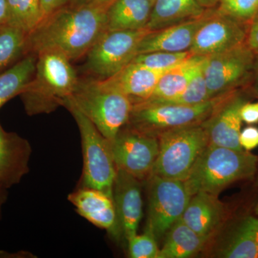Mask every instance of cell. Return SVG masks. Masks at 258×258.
<instances>
[{
  "label": "cell",
  "instance_id": "obj_1",
  "mask_svg": "<svg viewBox=\"0 0 258 258\" xmlns=\"http://www.w3.org/2000/svg\"><path fill=\"white\" fill-rule=\"evenodd\" d=\"M107 8L67 5L43 19L27 37V54L47 49L81 58L106 31Z\"/></svg>",
  "mask_w": 258,
  "mask_h": 258
},
{
  "label": "cell",
  "instance_id": "obj_2",
  "mask_svg": "<svg viewBox=\"0 0 258 258\" xmlns=\"http://www.w3.org/2000/svg\"><path fill=\"white\" fill-rule=\"evenodd\" d=\"M36 55L35 74L20 95L30 115L51 113L63 106L79 80L71 60L60 51L47 49Z\"/></svg>",
  "mask_w": 258,
  "mask_h": 258
},
{
  "label": "cell",
  "instance_id": "obj_3",
  "mask_svg": "<svg viewBox=\"0 0 258 258\" xmlns=\"http://www.w3.org/2000/svg\"><path fill=\"white\" fill-rule=\"evenodd\" d=\"M257 161L247 151L209 144L184 180L185 186L190 196L200 191L218 195L228 185L253 176Z\"/></svg>",
  "mask_w": 258,
  "mask_h": 258
},
{
  "label": "cell",
  "instance_id": "obj_4",
  "mask_svg": "<svg viewBox=\"0 0 258 258\" xmlns=\"http://www.w3.org/2000/svg\"><path fill=\"white\" fill-rule=\"evenodd\" d=\"M112 142L120 129L128 124L133 104L121 91L106 80L80 79L68 98Z\"/></svg>",
  "mask_w": 258,
  "mask_h": 258
},
{
  "label": "cell",
  "instance_id": "obj_5",
  "mask_svg": "<svg viewBox=\"0 0 258 258\" xmlns=\"http://www.w3.org/2000/svg\"><path fill=\"white\" fill-rule=\"evenodd\" d=\"M157 138L159 152L152 175L183 181L209 144L203 123L167 131Z\"/></svg>",
  "mask_w": 258,
  "mask_h": 258
},
{
  "label": "cell",
  "instance_id": "obj_6",
  "mask_svg": "<svg viewBox=\"0 0 258 258\" xmlns=\"http://www.w3.org/2000/svg\"><path fill=\"white\" fill-rule=\"evenodd\" d=\"M233 92L196 105L142 102L133 104L128 125L158 137L163 132L203 123L217 106Z\"/></svg>",
  "mask_w": 258,
  "mask_h": 258
},
{
  "label": "cell",
  "instance_id": "obj_7",
  "mask_svg": "<svg viewBox=\"0 0 258 258\" xmlns=\"http://www.w3.org/2000/svg\"><path fill=\"white\" fill-rule=\"evenodd\" d=\"M62 106L72 114L81 134L83 157L81 186L100 190L113 198L117 169L112 154L111 142L69 100L64 102Z\"/></svg>",
  "mask_w": 258,
  "mask_h": 258
},
{
  "label": "cell",
  "instance_id": "obj_8",
  "mask_svg": "<svg viewBox=\"0 0 258 258\" xmlns=\"http://www.w3.org/2000/svg\"><path fill=\"white\" fill-rule=\"evenodd\" d=\"M149 29L125 31L106 30L86 54V72L98 80L118 74L138 55V49Z\"/></svg>",
  "mask_w": 258,
  "mask_h": 258
},
{
  "label": "cell",
  "instance_id": "obj_9",
  "mask_svg": "<svg viewBox=\"0 0 258 258\" xmlns=\"http://www.w3.org/2000/svg\"><path fill=\"white\" fill-rule=\"evenodd\" d=\"M148 181V219L145 230L157 240L165 237L179 220L189 203L190 195L181 180L152 175Z\"/></svg>",
  "mask_w": 258,
  "mask_h": 258
},
{
  "label": "cell",
  "instance_id": "obj_10",
  "mask_svg": "<svg viewBox=\"0 0 258 258\" xmlns=\"http://www.w3.org/2000/svg\"><path fill=\"white\" fill-rule=\"evenodd\" d=\"M254 56L244 42L232 50L205 57L203 69L210 97L237 91L253 69Z\"/></svg>",
  "mask_w": 258,
  "mask_h": 258
},
{
  "label": "cell",
  "instance_id": "obj_11",
  "mask_svg": "<svg viewBox=\"0 0 258 258\" xmlns=\"http://www.w3.org/2000/svg\"><path fill=\"white\" fill-rule=\"evenodd\" d=\"M117 169L124 171L141 181L152 174L159 152V139L127 124L111 142Z\"/></svg>",
  "mask_w": 258,
  "mask_h": 258
},
{
  "label": "cell",
  "instance_id": "obj_12",
  "mask_svg": "<svg viewBox=\"0 0 258 258\" xmlns=\"http://www.w3.org/2000/svg\"><path fill=\"white\" fill-rule=\"evenodd\" d=\"M244 25L219 12L211 14L199 29L189 51L193 55L207 57L240 46L247 38Z\"/></svg>",
  "mask_w": 258,
  "mask_h": 258
},
{
  "label": "cell",
  "instance_id": "obj_13",
  "mask_svg": "<svg viewBox=\"0 0 258 258\" xmlns=\"http://www.w3.org/2000/svg\"><path fill=\"white\" fill-rule=\"evenodd\" d=\"M142 182L128 173L117 169L112 195L122 235L127 241L137 235L143 215Z\"/></svg>",
  "mask_w": 258,
  "mask_h": 258
},
{
  "label": "cell",
  "instance_id": "obj_14",
  "mask_svg": "<svg viewBox=\"0 0 258 258\" xmlns=\"http://www.w3.org/2000/svg\"><path fill=\"white\" fill-rule=\"evenodd\" d=\"M81 216L118 239L122 235L113 198L93 188L81 186L68 197Z\"/></svg>",
  "mask_w": 258,
  "mask_h": 258
},
{
  "label": "cell",
  "instance_id": "obj_15",
  "mask_svg": "<svg viewBox=\"0 0 258 258\" xmlns=\"http://www.w3.org/2000/svg\"><path fill=\"white\" fill-rule=\"evenodd\" d=\"M246 101L237 91L222 102L215 111L203 122L209 137V144L244 150L240 147L239 137L242 126L240 109Z\"/></svg>",
  "mask_w": 258,
  "mask_h": 258
},
{
  "label": "cell",
  "instance_id": "obj_16",
  "mask_svg": "<svg viewBox=\"0 0 258 258\" xmlns=\"http://www.w3.org/2000/svg\"><path fill=\"white\" fill-rule=\"evenodd\" d=\"M32 147L26 139L7 132L0 123V185L6 189L18 184L30 171Z\"/></svg>",
  "mask_w": 258,
  "mask_h": 258
},
{
  "label": "cell",
  "instance_id": "obj_17",
  "mask_svg": "<svg viewBox=\"0 0 258 258\" xmlns=\"http://www.w3.org/2000/svg\"><path fill=\"white\" fill-rule=\"evenodd\" d=\"M225 217V207L218 195L200 191L191 196L181 219L191 230L211 240Z\"/></svg>",
  "mask_w": 258,
  "mask_h": 258
},
{
  "label": "cell",
  "instance_id": "obj_18",
  "mask_svg": "<svg viewBox=\"0 0 258 258\" xmlns=\"http://www.w3.org/2000/svg\"><path fill=\"white\" fill-rule=\"evenodd\" d=\"M210 15L207 13L195 20L149 32L139 45L138 55L158 51L171 52L189 51L199 29L203 26Z\"/></svg>",
  "mask_w": 258,
  "mask_h": 258
},
{
  "label": "cell",
  "instance_id": "obj_19",
  "mask_svg": "<svg viewBox=\"0 0 258 258\" xmlns=\"http://www.w3.org/2000/svg\"><path fill=\"white\" fill-rule=\"evenodd\" d=\"M165 72L153 71L132 62L106 81L128 97L132 104H135L150 98L158 81Z\"/></svg>",
  "mask_w": 258,
  "mask_h": 258
},
{
  "label": "cell",
  "instance_id": "obj_20",
  "mask_svg": "<svg viewBox=\"0 0 258 258\" xmlns=\"http://www.w3.org/2000/svg\"><path fill=\"white\" fill-rule=\"evenodd\" d=\"M154 3L149 0H114L106 10L108 31L147 28Z\"/></svg>",
  "mask_w": 258,
  "mask_h": 258
},
{
  "label": "cell",
  "instance_id": "obj_21",
  "mask_svg": "<svg viewBox=\"0 0 258 258\" xmlns=\"http://www.w3.org/2000/svg\"><path fill=\"white\" fill-rule=\"evenodd\" d=\"M205 14V8L196 0H155L147 28L156 31Z\"/></svg>",
  "mask_w": 258,
  "mask_h": 258
},
{
  "label": "cell",
  "instance_id": "obj_22",
  "mask_svg": "<svg viewBox=\"0 0 258 258\" xmlns=\"http://www.w3.org/2000/svg\"><path fill=\"white\" fill-rule=\"evenodd\" d=\"M205 58L204 56L193 55L182 63L166 71L158 81L152 96L145 101L161 103L179 96L188 86Z\"/></svg>",
  "mask_w": 258,
  "mask_h": 258
},
{
  "label": "cell",
  "instance_id": "obj_23",
  "mask_svg": "<svg viewBox=\"0 0 258 258\" xmlns=\"http://www.w3.org/2000/svg\"><path fill=\"white\" fill-rule=\"evenodd\" d=\"M158 258H187L201 252L208 243V239L199 235L179 219L165 235Z\"/></svg>",
  "mask_w": 258,
  "mask_h": 258
},
{
  "label": "cell",
  "instance_id": "obj_24",
  "mask_svg": "<svg viewBox=\"0 0 258 258\" xmlns=\"http://www.w3.org/2000/svg\"><path fill=\"white\" fill-rule=\"evenodd\" d=\"M225 258H258V218L244 217L217 252Z\"/></svg>",
  "mask_w": 258,
  "mask_h": 258
},
{
  "label": "cell",
  "instance_id": "obj_25",
  "mask_svg": "<svg viewBox=\"0 0 258 258\" xmlns=\"http://www.w3.org/2000/svg\"><path fill=\"white\" fill-rule=\"evenodd\" d=\"M36 62V54H27L9 69L0 73V109L12 98L23 92L33 77Z\"/></svg>",
  "mask_w": 258,
  "mask_h": 258
},
{
  "label": "cell",
  "instance_id": "obj_26",
  "mask_svg": "<svg viewBox=\"0 0 258 258\" xmlns=\"http://www.w3.org/2000/svg\"><path fill=\"white\" fill-rule=\"evenodd\" d=\"M8 25L28 35L44 19L40 0H7Z\"/></svg>",
  "mask_w": 258,
  "mask_h": 258
},
{
  "label": "cell",
  "instance_id": "obj_27",
  "mask_svg": "<svg viewBox=\"0 0 258 258\" xmlns=\"http://www.w3.org/2000/svg\"><path fill=\"white\" fill-rule=\"evenodd\" d=\"M27 37L23 30L8 24L0 26V73L27 54Z\"/></svg>",
  "mask_w": 258,
  "mask_h": 258
},
{
  "label": "cell",
  "instance_id": "obj_28",
  "mask_svg": "<svg viewBox=\"0 0 258 258\" xmlns=\"http://www.w3.org/2000/svg\"><path fill=\"white\" fill-rule=\"evenodd\" d=\"M192 55L189 50L179 52L158 51L139 54L132 62L153 71L165 72L182 63Z\"/></svg>",
  "mask_w": 258,
  "mask_h": 258
},
{
  "label": "cell",
  "instance_id": "obj_29",
  "mask_svg": "<svg viewBox=\"0 0 258 258\" xmlns=\"http://www.w3.org/2000/svg\"><path fill=\"white\" fill-rule=\"evenodd\" d=\"M203 64V62L181 94L173 99L169 100V101L157 103L196 105L211 99L212 98L209 93L205 76H204ZM152 103H155V102H152Z\"/></svg>",
  "mask_w": 258,
  "mask_h": 258
},
{
  "label": "cell",
  "instance_id": "obj_30",
  "mask_svg": "<svg viewBox=\"0 0 258 258\" xmlns=\"http://www.w3.org/2000/svg\"><path fill=\"white\" fill-rule=\"evenodd\" d=\"M219 13L242 24L251 23L258 13V0H220Z\"/></svg>",
  "mask_w": 258,
  "mask_h": 258
},
{
  "label": "cell",
  "instance_id": "obj_31",
  "mask_svg": "<svg viewBox=\"0 0 258 258\" xmlns=\"http://www.w3.org/2000/svg\"><path fill=\"white\" fill-rule=\"evenodd\" d=\"M128 253L132 258H158L157 240L151 231L145 230L142 235H134L128 240Z\"/></svg>",
  "mask_w": 258,
  "mask_h": 258
},
{
  "label": "cell",
  "instance_id": "obj_32",
  "mask_svg": "<svg viewBox=\"0 0 258 258\" xmlns=\"http://www.w3.org/2000/svg\"><path fill=\"white\" fill-rule=\"evenodd\" d=\"M239 142L242 149L247 152L258 147V128L250 125L241 131Z\"/></svg>",
  "mask_w": 258,
  "mask_h": 258
},
{
  "label": "cell",
  "instance_id": "obj_33",
  "mask_svg": "<svg viewBox=\"0 0 258 258\" xmlns=\"http://www.w3.org/2000/svg\"><path fill=\"white\" fill-rule=\"evenodd\" d=\"M242 121L249 125L258 123V101L249 103L246 101L240 109Z\"/></svg>",
  "mask_w": 258,
  "mask_h": 258
},
{
  "label": "cell",
  "instance_id": "obj_34",
  "mask_svg": "<svg viewBox=\"0 0 258 258\" xmlns=\"http://www.w3.org/2000/svg\"><path fill=\"white\" fill-rule=\"evenodd\" d=\"M246 44L254 55H258V13L251 21Z\"/></svg>",
  "mask_w": 258,
  "mask_h": 258
},
{
  "label": "cell",
  "instance_id": "obj_35",
  "mask_svg": "<svg viewBox=\"0 0 258 258\" xmlns=\"http://www.w3.org/2000/svg\"><path fill=\"white\" fill-rule=\"evenodd\" d=\"M44 18L69 5L71 0H40Z\"/></svg>",
  "mask_w": 258,
  "mask_h": 258
},
{
  "label": "cell",
  "instance_id": "obj_36",
  "mask_svg": "<svg viewBox=\"0 0 258 258\" xmlns=\"http://www.w3.org/2000/svg\"><path fill=\"white\" fill-rule=\"evenodd\" d=\"M114 0H71L69 5L76 6H95L108 8Z\"/></svg>",
  "mask_w": 258,
  "mask_h": 258
},
{
  "label": "cell",
  "instance_id": "obj_37",
  "mask_svg": "<svg viewBox=\"0 0 258 258\" xmlns=\"http://www.w3.org/2000/svg\"><path fill=\"white\" fill-rule=\"evenodd\" d=\"M8 23V3L7 0H0V26Z\"/></svg>",
  "mask_w": 258,
  "mask_h": 258
},
{
  "label": "cell",
  "instance_id": "obj_38",
  "mask_svg": "<svg viewBox=\"0 0 258 258\" xmlns=\"http://www.w3.org/2000/svg\"><path fill=\"white\" fill-rule=\"evenodd\" d=\"M28 252H19L18 253H10L5 251L0 250V257H28Z\"/></svg>",
  "mask_w": 258,
  "mask_h": 258
},
{
  "label": "cell",
  "instance_id": "obj_39",
  "mask_svg": "<svg viewBox=\"0 0 258 258\" xmlns=\"http://www.w3.org/2000/svg\"><path fill=\"white\" fill-rule=\"evenodd\" d=\"M8 199V189L0 185V218L2 216V209Z\"/></svg>",
  "mask_w": 258,
  "mask_h": 258
},
{
  "label": "cell",
  "instance_id": "obj_40",
  "mask_svg": "<svg viewBox=\"0 0 258 258\" xmlns=\"http://www.w3.org/2000/svg\"><path fill=\"white\" fill-rule=\"evenodd\" d=\"M203 8H210L220 3V0H196Z\"/></svg>",
  "mask_w": 258,
  "mask_h": 258
},
{
  "label": "cell",
  "instance_id": "obj_41",
  "mask_svg": "<svg viewBox=\"0 0 258 258\" xmlns=\"http://www.w3.org/2000/svg\"><path fill=\"white\" fill-rule=\"evenodd\" d=\"M255 212H256V214H257V215H258V203L257 204V206H256Z\"/></svg>",
  "mask_w": 258,
  "mask_h": 258
},
{
  "label": "cell",
  "instance_id": "obj_42",
  "mask_svg": "<svg viewBox=\"0 0 258 258\" xmlns=\"http://www.w3.org/2000/svg\"><path fill=\"white\" fill-rule=\"evenodd\" d=\"M257 91L258 93V73H257Z\"/></svg>",
  "mask_w": 258,
  "mask_h": 258
},
{
  "label": "cell",
  "instance_id": "obj_43",
  "mask_svg": "<svg viewBox=\"0 0 258 258\" xmlns=\"http://www.w3.org/2000/svg\"><path fill=\"white\" fill-rule=\"evenodd\" d=\"M149 1L152 2V3H154L155 2V0H149Z\"/></svg>",
  "mask_w": 258,
  "mask_h": 258
}]
</instances>
